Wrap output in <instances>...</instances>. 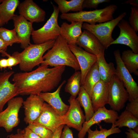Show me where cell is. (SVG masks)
I'll return each mask as SVG.
<instances>
[{"mask_svg":"<svg viewBox=\"0 0 138 138\" xmlns=\"http://www.w3.org/2000/svg\"><path fill=\"white\" fill-rule=\"evenodd\" d=\"M8 64L7 59H0V69L5 68L8 67Z\"/></svg>","mask_w":138,"mask_h":138,"instance_id":"obj_43","label":"cell"},{"mask_svg":"<svg viewBox=\"0 0 138 138\" xmlns=\"http://www.w3.org/2000/svg\"><path fill=\"white\" fill-rule=\"evenodd\" d=\"M76 45L86 52L96 56L105 52V49L98 39L88 30H84L79 38Z\"/></svg>","mask_w":138,"mask_h":138,"instance_id":"obj_19","label":"cell"},{"mask_svg":"<svg viewBox=\"0 0 138 138\" xmlns=\"http://www.w3.org/2000/svg\"><path fill=\"white\" fill-rule=\"evenodd\" d=\"M129 97L123 83L114 75L109 83L108 104L112 110L119 111L125 107Z\"/></svg>","mask_w":138,"mask_h":138,"instance_id":"obj_8","label":"cell"},{"mask_svg":"<svg viewBox=\"0 0 138 138\" xmlns=\"http://www.w3.org/2000/svg\"><path fill=\"white\" fill-rule=\"evenodd\" d=\"M68 45L76 57L80 67L81 86L83 83L87 73L97 62V56L86 52L76 45Z\"/></svg>","mask_w":138,"mask_h":138,"instance_id":"obj_14","label":"cell"},{"mask_svg":"<svg viewBox=\"0 0 138 138\" xmlns=\"http://www.w3.org/2000/svg\"><path fill=\"white\" fill-rule=\"evenodd\" d=\"M8 47L5 43L0 38V53L6 51Z\"/></svg>","mask_w":138,"mask_h":138,"instance_id":"obj_44","label":"cell"},{"mask_svg":"<svg viewBox=\"0 0 138 138\" xmlns=\"http://www.w3.org/2000/svg\"><path fill=\"white\" fill-rule=\"evenodd\" d=\"M53 10L50 18L41 28L33 30L31 35L35 44H39L51 40H56L60 35V27L58 23L59 11L57 7L53 5Z\"/></svg>","mask_w":138,"mask_h":138,"instance_id":"obj_6","label":"cell"},{"mask_svg":"<svg viewBox=\"0 0 138 138\" xmlns=\"http://www.w3.org/2000/svg\"><path fill=\"white\" fill-rule=\"evenodd\" d=\"M7 138H24L22 134V130L20 129L17 130V133L15 134H11L8 135Z\"/></svg>","mask_w":138,"mask_h":138,"instance_id":"obj_41","label":"cell"},{"mask_svg":"<svg viewBox=\"0 0 138 138\" xmlns=\"http://www.w3.org/2000/svg\"><path fill=\"white\" fill-rule=\"evenodd\" d=\"M65 125H63L60 126L56 131L53 133L52 138H60L61 133Z\"/></svg>","mask_w":138,"mask_h":138,"instance_id":"obj_42","label":"cell"},{"mask_svg":"<svg viewBox=\"0 0 138 138\" xmlns=\"http://www.w3.org/2000/svg\"><path fill=\"white\" fill-rule=\"evenodd\" d=\"M55 40H50L39 44H31L22 52H15L12 55L19 60V67L21 71L30 72L42 62L43 54L53 47Z\"/></svg>","mask_w":138,"mask_h":138,"instance_id":"obj_3","label":"cell"},{"mask_svg":"<svg viewBox=\"0 0 138 138\" xmlns=\"http://www.w3.org/2000/svg\"><path fill=\"white\" fill-rule=\"evenodd\" d=\"M44 102L37 95H30L23 103L25 117L24 120L26 124L32 123L40 116Z\"/></svg>","mask_w":138,"mask_h":138,"instance_id":"obj_17","label":"cell"},{"mask_svg":"<svg viewBox=\"0 0 138 138\" xmlns=\"http://www.w3.org/2000/svg\"><path fill=\"white\" fill-rule=\"evenodd\" d=\"M125 12L120 14L115 19L103 23L90 25L83 23L82 28L90 31L99 40L105 49L111 45L114 39L112 37L113 30L119 22L126 16Z\"/></svg>","mask_w":138,"mask_h":138,"instance_id":"obj_5","label":"cell"},{"mask_svg":"<svg viewBox=\"0 0 138 138\" xmlns=\"http://www.w3.org/2000/svg\"><path fill=\"white\" fill-rule=\"evenodd\" d=\"M33 123L44 126L53 133L61 125H65L63 116L59 114L45 102L40 116Z\"/></svg>","mask_w":138,"mask_h":138,"instance_id":"obj_13","label":"cell"},{"mask_svg":"<svg viewBox=\"0 0 138 138\" xmlns=\"http://www.w3.org/2000/svg\"><path fill=\"white\" fill-rule=\"evenodd\" d=\"M121 58L125 68L131 74L138 75V54L135 53L131 50L124 51Z\"/></svg>","mask_w":138,"mask_h":138,"instance_id":"obj_27","label":"cell"},{"mask_svg":"<svg viewBox=\"0 0 138 138\" xmlns=\"http://www.w3.org/2000/svg\"><path fill=\"white\" fill-rule=\"evenodd\" d=\"M84 0H54L58 5L59 12L62 14L67 13L70 11L79 12L83 11L82 5Z\"/></svg>","mask_w":138,"mask_h":138,"instance_id":"obj_29","label":"cell"},{"mask_svg":"<svg viewBox=\"0 0 138 138\" xmlns=\"http://www.w3.org/2000/svg\"><path fill=\"white\" fill-rule=\"evenodd\" d=\"M105 52L97 55L98 70L101 80L106 83H109L115 75L116 69L113 63H108L105 57Z\"/></svg>","mask_w":138,"mask_h":138,"instance_id":"obj_23","label":"cell"},{"mask_svg":"<svg viewBox=\"0 0 138 138\" xmlns=\"http://www.w3.org/2000/svg\"><path fill=\"white\" fill-rule=\"evenodd\" d=\"M2 55L3 56H6L8 57L7 59L8 68L11 69L12 67L18 64H19L20 61L16 57L13 55H11L6 51L2 52Z\"/></svg>","mask_w":138,"mask_h":138,"instance_id":"obj_37","label":"cell"},{"mask_svg":"<svg viewBox=\"0 0 138 138\" xmlns=\"http://www.w3.org/2000/svg\"><path fill=\"white\" fill-rule=\"evenodd\" d=\"M130 4L132 5L133 7H138V0H129L125 1L124 3H122L121 4Z\"/></svg>","mask_w":138,"mask_h":138,"instance_id":"obj_45","label":"cell"},{"mask_svg":"<svg viewBox=\"0 0 138 138\" xmlns=\"http://www.w3.org/2000/svg\"><path fill=\"white\" fill-rule=\"evenodd\" d=\"M24 138H41L30 129L27 127L22 130Z\"/></svg>","mask_w":138,"mask_h":138,"instance_id":"obj_38","label":"cell"},{"mask_svg":"<svg viewBox=\"0 0 138 138\" xmlns=\"http://www.w3.org/2000/svg\"><path fill=\"white\" fill-rule=\"evenodd\" d=\"M76 98L81 107L84 108L85 121L89 120L93 115L94 111L90 97L83 86L81 88Z\"/></svg>","mask_w":138,"mask_h":138,"instance_id":"obj_25","label":"cell"},{"mask_svg":"<svg viewBox=\"0 0 138 138\" xmlns=\"http://www.w3.org/2000/svg\"><path fill=\"white\" fill-rule=\"evenodd\" d=\"M42 65L53 67L61 66L72 67L76 71L80 70L78 61L65 40L60 35L53 47L43 56Z\"/></svg>","mask_w":138,"mask_h":138,"instance_id":"obj_2","label":"cell"},{"mask_svg":"<svg viewBox=\"0 0 138 138\" xmlns=\"http://www.w3.org/2000/svg\"><path fill=\"white\" fill-rule=\"evenodd\" d=\"M20 3L18 0H2L0 4V26L7 24L15 15L14 13Z\"/></svg>","mask_w":138,"mask_h":138,"instance_id":"obj_24","label":"cell"},{"mask_svg":"<svg viewBox=\"0 0 138 138\" xmlns=\"http://www.w3.org/2000/svg\"><path fill=\"white\" fill-rule=\"evenodd\" d=\"M14 73L12 71H7L0 73V112L9 100L19 95L16 87L9 81Z\"/></svg>","mask_w":138,"mask_h":138,"instance_id":"obj_15","label":"cell"},{"mask_svg":"<svg viewBox=\"0 0 138 138\" xmlns=\"http://www.w3.org/2000/svg\"><path fill=\"white\" fill-rule=\"evenodd\" d=\"M100 80L96 62L87 73L82 85L89 94L90 98L93 88Z\"/></svg>","mask_w":138,"mask_h":138,"instance_id":"obj_26","label":"cell"},{"mask_svg":"<svg viewBox=\"0 0 138 138\" xmlns=\"http://www.w3.org/2000/svg\"><path fill=\"white\" fill-rule=\"evenodd\" d=\"M26 127L31 130L41 138H52L53 133L42 125L33 123L28 124Z\"/></svg>","mask_w":138,"mask_h":138,"instance_id":"obj_33","label":"cell"},{"mask_svg":"<svg viewBox=\"0 0 138 138\" xmlns=\"http://www.w3.org/2000/svg\"><path fill=\"white\" fill-rule=\"evenodd\" d=\"M117 111L112 109H108L105 106L100 108L95 112L90 119L85 121L82 128L78 134V138H84L88 129L93 125H100L102 121L106 123L114 124L118 116Z\"/></svg>","mask_w":138,"mask_h":138,"instance_id":"obj_10","label":"cell"},{"mask_svg":"<svg viewBox=\"0 0 138 138\" xmlns=\"http://www.w3.org/2000/svg\"><path fill=\"white\" fill-rule=\"evenodd\" d=\"M109 83L100 80L93 89L91 96L94 112L108 104Z\"/></svg>","mask_w":138,"mask_h":138,"instance_id":"obj_21","label":"cell"},{"mask_svg":"<svg viewBox=\"0 0 138 138\" xmlns=\"http://www.w3.org/2000/svg\"><path fill=\"white\" fill-rule=\"evenodd\" d=\"M64 80L55 91L41 93L37 95L46 102L58 113L63 116L68 111L70 106L64 103L60 96V92L62 86L65 83Z\"/></svg>","mask_w":138,"mask_h":138,"instance_id":"obj_20","label":"cell"},{"mask_svg":"<svg viewBox=\"0 0 138 138\" xmlns=\"http://www.w3.org/2000/svg\"><path fill=\"white\" fill-rule=\"evenodd\" d=\"M0 38L8 46H11L15 43H20L17 33L14 29L9 30L0 28Z\"/></svg>","mask_w":138,"mask_h":138,"instance_id":"obj_32","label":"cell"},{"mask_svg":"<svg viewBox=\"0 0 138 138\" xmlns=\"http://www.w3.org/2000/svg\"><path fill=\"white\" fill-rule=\"evenodd\" d=\"M12 20L14 27V29L20 40L21 47L24 49L31 44L30 36L34 30L32 23L20 15H15Z\"/></svg>","mask_w":138,"mask_h":138,"instance_id":"obj_18","label":"cell"},{"mask_svg":"<svg viewBox=\"0 0 138 138\" xmlns=\"http://www.w3.org/2000/svg\"><path fill=\"white\" fill-rule=\"evenodd\" d=\"M18 7L19 15L32 23L45 20V11L32 0H26L20 3Z\"/></svg>","mask_w":138,"mask_h":138,"instance_id":"obj_16","label":"cell"},{"mask_svg":"<svg viewBox=\"0 0 138 138\" xmlns=\"http://www.w3.org/2000/svg\"><path fill=\"white\" fill-rule=\"evenodd\" d=\"M129 23L136 32L138 31V7L132 6L129 18Z\"/></svg>","mask_w":138,"mask_h":138,"instance_id":"obj_34","label":"cell"},{"mask_svg":"<svg viewBox=\"0 0 138 138\" xmlns=\"http://www.w3.org/2000/svg\"><path fill=\"white\" fill-rule=\"evenodd\" d=\"M100 130H98L97 128L95 130L93 131L90 128L88 130V138H107L109 135L114 134L120 133L121 130L118 127L114 126L113 124L111 128L108 130L103 128L99 125Z\"/></svg>","mask_w":138,"mask_h":138,"instance_id":"obj_31","label":"cell"},{"mask_svg":"<svg viewBox=\"0 0 138 138\" xmlns=\"http://www.w3.org/2000/svg\"><path fill=\"white\" fill-rule=\"evenodd\" d=\"M113 54L116 63L115 75L123 84L129 94L128 100L131 101L138 97L137 84L124 66L119 50H114Z\"/></svg>","mask_w":138,"mask_h":138,"instance_id":"obj_9","label":"cell"},{"mask_svg":"<svg viewBox=\"0 0 138 138\" xmlns=\"http://www.w3.org/2000/svg\"><path fill=\"white\" fill-rule=\"evenodd\" d=\"M110 2V0H84L82 8L83 9L85 8L96 9L100 4L104 3H108Z\"/></svg>","mask_w":138,"mask_h":138,"instance_id":"obj_35","label":"cell"},{"mask_svg":"<svg viewBox=\"0 0 138 138\" xmlns=\"http://www.w3.org/2000/svg\"><path fill=\"white\" fill-rule=\"evenodd\" d=\"M117 8L116 5L111 4L101 9L62 14L60 17L62 19L69 22H85L90 25H95L114 19L113 15Z\"/></svg>","mask_w":138,"mask_h":138,"instance_id":"obj_4","label":"cell"},{"mask_svg":"<svg viewBox=\"0 0 138 138\" xmlns=\"http://www.w3.org/2000/svg\"><path fill=\"white\" fill-rule=\"evenodd\" d=\"M80 72L76 71L68 80L65 88L66 92L76 98L81 88Z\"/></svg>","mask_w":138,"mask_h":138,"instance_id":"obj_30","label":"cell"},{"mask_svg":"<svg viewBox=\"0 0 138 138\" xmlns=\"http://www.w3.org/2000/svg\"><path fill=\"white\" fill-rule=\"evenodd\" d=\"M41 65L29 72H17L12 78L13 84L19 95L22 96L38 95L47 92L56 87L60 82L66 66L49 68Z\"/></svg>","mask_w":138,"mask_h":138,"instance_id":"obj_1","label":"cell"},{"mask_svg":"<svg viewBox=\"0 0 138 138\" xmlns=\"http://www.w3.org/2000/svg\"><path fill=\"white\" fill-rule=\"evenodd\" d=\"M68 101L70 104L69 109L63 116L65 125L79 132L85 121V115L76 98L71 96Z\"/></svg>","mask_w":138,"mask_h":138,"instance_id":"obj_12","label":"cell"},{"mask_svg":"<svg viewBox=\"0 0 138 138\" xmlns=\"http://www.w3.org/2000/svg\"><path fill=\"white\" fill-rule=\"evenodd\" d=\"M63 128L60 138H73L72 132L69 127L65 125Z\"/></svg>","mask_w":138,"mask_h":138,"instance_id":"obj_39","label":"cell"},{"mask_svg":"<svg viewBox=\"0 0 138 138\" xmlns=\"http://www.w3.org/2000/svg\"><path fill=\"white\" fill-rule=\"evenodd\" d=\"M127 130L128 131L125 132L127 138H138V131L129 128Z\"/></svg>","mask_w":138,"mask_h":138,"instance_id":"obj_40","label":"cell"},{"mask_svg":"<svg viewBox=\"0 0 138 138\" xmlns=\"http://www.w3.org/2000/svg\"><path fill=\"white\" fill-rule=\"evenodd\" d=\"M83 22L72 21L70 24L63 22L60 27V35L69 45H76L82 34Z\"/></svg>","mask_w":138,"mask_h":138,"instance_id":"obj_22","label":"cell"},{"mask_svg":"<svg viewBox=\"0 0 138 138\" xmlns=\"http://www.w3.org/2000/svg\"><path fill=\"white\" fill-rule=\"evenodd\" d=\"M112 124L119 128L126 127L133 129L138 125V118L125 109L118 116L115 123Z\"/></svg>","mask_w":138,"mask_h":138,"instance_id":"obj_28","label":"cell"},{"mask_svg":"<svg viewBox=\"0 0 138 138\" xmlns=\"http://www.w3.org/2000/svg\"><path fill=\"white\" fill-rule=\"evenodd\" d=\"M24 101L21 97H14L8 101L6 108L0 112V127L7 132H12L19 123L18 114Z\"/></svg>","mask_w":138,"mask_h":138,"instance_id":"obj_7","label":"cell"},{"mask_svg":"<svg viewBox=\"0 0 138 138\" xmlns=\"http://www.w3.org/2000/svg\"><path fill=\"white\" fill-rule=\"evenodd\" d=\"M117 26L120 29V34L111 45H124L129 47L135 53L138 54V36L129 21L123 18Z\"/></svg>","mask_w":138,"mask_h":138,"instance_id":"obj_11","label":"cell"},{"mask_svg":"<svg viewBox=\"0 0 138 138\" xmlns=\"http://www.w3.org/2000/svg\"><path fill=\"white\" fill-rule=\"evenodd\" d=\"M125 109L138 118V97L128 103Z\"/></svg>","mask_w":138,"mask_h":138,"instance_id":"obj_36","label":"cell"}]
</instances>
